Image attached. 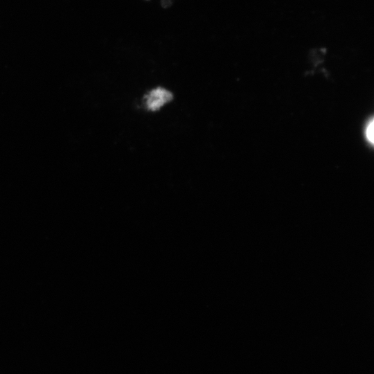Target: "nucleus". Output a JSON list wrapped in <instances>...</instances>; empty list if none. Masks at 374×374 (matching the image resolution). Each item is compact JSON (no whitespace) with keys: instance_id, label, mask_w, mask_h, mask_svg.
<instances>
[{"instance_id":"f257e3e1","label":"nucleus","mask_w":374,"mask_h":374,"mask_svg":"<svg viewBox=\"0 0 374 374\" xmlns=\"http://www.w3.org/2000/svg\"><path fill=\"white\" fill-rule=\"evenodd\" d=\"M172 98V93L163 88L151 90L145 97V105L148 109L156 111Z\"/></svg>"},{"instance_id":"f03ea898","label":"nucleus","mask_w":374,"mask_h":374,"mask_svg":"<svg viewBox=\"0 0 374 374\" xmlns=\"http://www.w3.org/2000/svg\"><path fill=\"white\" fill-rule=\"evenodd\" d=\"M373 119L371 118L368 121L365 131L366 137L371 144L373 143Z\"/></svg>"}]
</instances>
